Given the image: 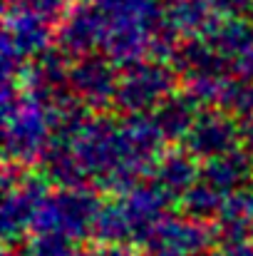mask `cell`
<instances>
[{"instance_id": "obj_7", "label": "cell", "mask_w": 253, "mask_h": 256, "mask_svg": "<svg viewBox=\"0 0 253 256\" xmlns=\"http://www.w3.org/2000/svg\"><path fill=\"white\" fill-rule=\"evenodd\" d=\"M70 87L75 97H80L89 107H104L114 102L119 87V72L114 70V60L92 52L82 55L70 68Z\"/></svg>"}, {"instance_id": "obj_10", "label": "cell", "mask_w": 253, "mask_h": 256, "mask_svg": "<svg viewBox=\"0 0 253 256\" xmlns=\"http://www.w3.org/2000/svg\"><path fill=\"white\" fill-rule=\"evenodd\" d=\"M253 176V154L244 147V150H231L226 154L211 157L206 160L204 170H201V179L209 182L211 186H216L221 194H234L241 186L249 184Z\"/></svg>"}, {"instance_id": "obj_14", "label": "cell", "mask_w": 253, "mask_h": 256, "mask_svg": "<svg viewBox=\"0 0 253 256\" xmlns=\"http://www.w3.org/2000/svg\"><path fill=\"white\" fill-rule=\"evenodd\" d=\"M184 209L189 216L199 219V222H206V219H214L221 214L224 204H226V194H221L216 186H211L209 182L199 179L184 196Z\"/></svg>"}, {"instance_id": "obj_9", "label": "cell", "mask_w": 253, "mask_h": 256, "mask_svg": "<svg viewBox=\"0 0 253 256\" xmlns=\"http://www.w3.org/2000/svg\"><path fill=\"white\" fill-rule=\"evenodd\" d=\"M154 256H196L209 249L211 232L199 219H164L147 239Z\"/></svg>"}, {"instance_id": "obj_17", "label": "cell", "mask_w": 253, "mask_h": 256, "mask_svg": "<svg viewBox=\"0 0 253 256\" xmlns=\"http://www.w3.org/2000/svg\"><path fill=\"white\" fill-rule=\"evenodd\" d=\"M219 18H241L253 12V0H211Z\"/></svg>"}, {"instance_id": "obj_1", "label": "cell", "mask_w": 253, "mask_h": 256, "mask_svg": "<svg viewBox=\"0 0 253 256\" xmlns=\"http://www.w3.org/2000/svg\"><path fill=\"white\" fill-rule=\"evenodd\" d=\"M2 120H5V154L12 164H30L42 160L45 150L52 142L50 112L42 102H37L30 92H15L12 85H5L2 100Z\"/></svg>"}, {"instance_id": "obj_6", "label": "cell", "mask_w": 253, "mask_h": 256, "mask_svg": "<svg viewBox=\"0 0 253 256\" xmlns=\"http://www.w3.org/2000/svg\"><path fill=\"white\" fill-rule=\"evenodd\" d=\"M241 140H244V132L236 124L234 114L224 110H201L184 142L194 157L211 160V157L236 150Z\"/></svg>"}, {"instance_id": "obj_4", "label": "cell", "mask_w": 253, "mask_h": 256, "mask_svg": "<svg viewBox=\"0 0 253 256\" xmlns=\"http://www.w3.org/2000/svg\"><path fill=\"white\" fill-rule=\"evenodd\" d=\"M50 22L27 12V10H10L5 20V38H2V68L5 82L22 70L25 62H32L45 50H50Z\"/></svg>"}, {"instance_id": "obj_5", "label": "cell", "mask_w": 253, "mask_h": 256, "mask_svg": "<svg viewBox=\"0 0 253 256\" xmlns=\"http://www.w3.org/2000/svg\"><path fill=\"white\" fill-rule=\"evenodd\" d=\"M45 182L35 174L17 170V179L5 170V202H2V234L5 242L17 239L27 226H35V216L45 202Z\"/></svg>"}, {"instance_id": "obj_15", "label": "cell", "mask_w": 253, "mask_h": 256, "mask_svg": "<svg viewBox=\"0 0 253 256\" xmlns=\"http://www.w3.org/2000/svg\"><path fill=\"white\" fill-rule=\"evenodd\" d=\"M20 256H75L72 239L52 232H40V236Z\"/></svg>"}, {"instance_id": "obj_16", "label": "cell", "mask_w": 253, "mask_h": 256, "mask_svg": "<svg viewBox=\"0 0 253 256\" xmlns=\"http://www.w3.org/2000/svg\"><path fill=\"white\" fill-rule=\"evenodd\" d=\"M72 0H17L20 10H27L42 20H47L50 25L60 22L62 18H67Z\"/></svg>"}, {"instance_id": "obj_2", "label": "cell", "mask_w": 253, "mask_h": 256, "mask_svg": "<svg viewBox=\"0 0 253 256\" xmlns=\"http://www.w3.org/2000/svg\"><path fill=\"white\" fill-rule=\"evenodd\" d=\"M99 209H102V204L92 189H87V186L60 189L57 194L45 196V202L35 216V229L80 239L92 232Z\"/></svg>"}, {"instance_id": "obj_3", "label": "cell", "mask_w": 253, "mask_h": 256, "mask_svg": "<svg viewBox=\"0 0 253 256\" xmlns=\"http://www.w3.org/2000/svg\"><path fill=\"white\" fill-rule=\"evenodd\" d=\"M176 78H179V72L174 68L164 65L162 60L159 62L157 60L132 62V65L124 68V75L119 78L114 104L122 107L129 114L147 112L171 94V90L176 85Z\"/></svg>"}, {"instance_id": "obj_8", "label": "cell", "mask_w": 253, "mask_h": 256, "mask_svg": "<svg viewBox=\"0 0 253 256\" xmlns=\"http://www.w3.org/2000/svg\"><path fill=\"white\" fill-rule=\"evenodd\" d=\"M107 18L102 15V10L89 0V2H77L65 22L60 25V32H57V48L65 52V55H72V58H82L89 55L97 45H104L107 40Z\"/></svg>"}, {"instance_id": "obj_11", "label": "cell", "mask_w": 253, "mask_h": 256, "mask_svg": "<svg viewBox=\"0 0 253 256\" xmlns=\"http://www.w3.org/2000/svg\"><path fill=\"white\" fill-rule=\"evenodd\" d=\"M216 8L211 0H167L164 22L184 38L206 35L216 25Z\"/></svg>"}, {"instance_id": "obj_12", "label": "cell", "mask_w": 253, "mask_h": 256, "mask_svg": "<svg viewBox=\"0 0 253 256\" xmlns=\"http://www.w3.org/2000/svg\"><path fill=\"white\" fill-rule=\"evenodd\" d=\"M154 179L157 186L162 192H167L171 199L184 196L199 179H201V170L196 164V157L191 152H169L162 154L154 162Z\"/></svg>"}, {"instance_id": "obj_13", "label": "cell", "mask_w": 253, "mask_h": 256, "mask_svg": "<svg viewBox=\"0 0 253 256\" xmlns=\"http://www.w3.org/2000/svg\"><path fill=\"white\" fill-rule=\"evenodd\" d=\"M199 112H201L199 102L186 92V94H169L167 100H162L154 107L152 117H154L159 132L164 134V140L174 142V140H186Z\"/></svg>"}]
</instances>
